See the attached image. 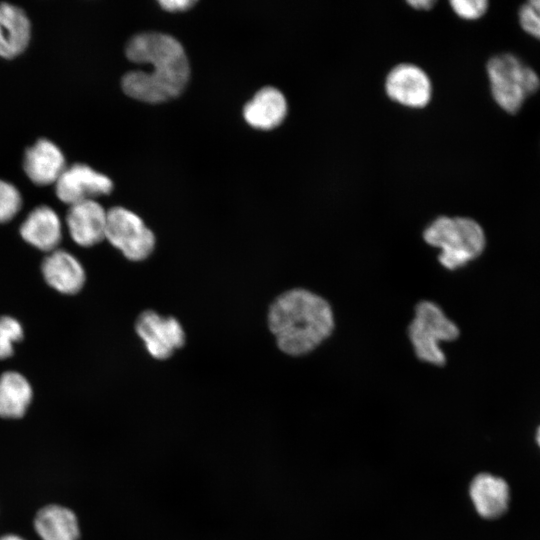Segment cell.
Wrapping results in <instances>:
<instances>
[{"label": "cell", "mask_w": 540, "mask_h": 540, "mask_svg": "<svg viewBox=\"0 0 540 540\" xmlns=\"http://www.w3.org/2000/svg\"><path fill=\"white\" fill-rule=\"evenodd\" d=\"M34 526L42 540H78V521L70 509L48 505L38 511Z\"/></svg>", "instance_id": "e0dca14e"}, {"label": "cell", "mask_w": 540, "mask_h": 540, "mask_svg": "<svg viewBox=\"0 0 540 540\" xmlns=\"http://www.w3.org/2000/svg\"><path fill=\"white\" fill-rule=\"evenodd\" d=\"M135 330L148 353L158 360L169 358L185 342V333L179 321L154 311L142 312L136 320Z\"/></svg>", "instance_id": "ba28073f"}, {"label": "cell", "mask_w": 540, "mask_h": 540, "mask_svg": "<svg viewBox=\"0 0 540 540\" xmlns=\"http://www.w3.org/2000/svg\"><path fill=\"white\" fill-rule=\"evenodd\" d=\"M31 37V24L26 13L18 6L0 3V57L12 59L27 48Z\"/></svg>", "instance_id": "5bb4252c"}, {"label": "cell", "mask_w": 540, "mask_h": 540, "mask_svg": "<svg viewBox=\"0 0 540 540\" xmlns=\"http://www.w3.org/2000/svg\"><path fill=\"white\" fill-rule=\"evenodd\" d=\"M288 104L284 94L277 88H261L243 108L246 122L254 128L270 130L278 127L285 119Z\"/></svg>", "instance_id": "7c38bea8"}, {"label": "cell", "mask_w": 540, "mask_h": 540, "mask_svg": "<svg viewBox=\"0 0 540 540\" xmlns=\"http://www.w3.org/2000/svg\"><path fill=\"white\" fill-rule=\"evenodd\" d=\"M196 3L194 0H162L159 4L168 11H183Z\"/></svg>", "instance_id": "603a6c76"}, {"label": "cell", "mask_w": 540, "mask_h": 540, "mask_svg": "<svg viewBox=\"0 0 540 540\" xmlns=\"http://www.w3.org/2000/svg\"><path fill=\"white\" fill-rule=\"evenodd\" d=\"M518 19L522 29L540 40V0H529L518 10Z\"/></svg>", "instance_id": "44dd1931"}, {"label": "cell", "mask_w": 540, "mask_h": 540, "mask_svg": "<svg viewBox=\"0 0 540 540\" xmlns=\"http://www.w3.org/2000/svg\"><path fill=\"white\" fill-rule=\"evenodd\" d=\"M55 184L57 197L70 206L113 190L109 177L81 163L67 167Z\"/></svg>", "instance_id": "9c48e42d"}, {"label": "cell", "mask_w": 540, "mask_h": 540, "mask_svg": "<svg viewBox=\"0 0 540 540\" xmlns=\"http://www.w3.org/2000/svg\"><path fill=\"white\" fill-rule=\"evenodd\" d=\"M22 197L18 189L0 179V223L11 220L21 209Z\"/></svg>", "instance_id": "ffe728a7"}, {"label": "cell", "mask_w": 540, "mask_h": 540, "mask_svg": "<svg viewBox=\"0 0 540 540\" xmlns=\"http://www.w3.org/2000/svg\"><path fill=\"white\" fill-rule=\"evenodd\" d=\"M406 4L417 11H429L437 4L435 0H409L406 1Z\"/></svg>", "instance_id": "cb8c5ba5"}, {"label": "cell", "mask_w": 540, "mask_h": 540, "mask_svg": "<svg viewBox=\"0 0 540 540\" xmlns=\"http://www.w3.org/2000/svg\"><path fill=\"white\" fill-rule=\"evenodd\" d=\"M449 6L459 18L476 20L485 15L489 2L487 0H450Z\"/></svg>", "instance_id": "7402d4cb"}, {"label": "cell", "mask_w": 540, "mask_h": 540, "mask_svg": "<svg viewBox=\"0 0 540 540\" xmlns=\"http://www.w3.org/2000/svg\"><path fill=\"white\" fill-rule=\"evenodd\" d=\"M127 58L148 64L150 71H130L122 78V89L130 97L159 103L177 97L190 75L189 61L181 43L171 35L144 32L132 37L126 45Z\"/></svg>", "instance_id": "6da1fadb"}, {"label": "cell", "mask_w": 540, "mask_h": 540, "mask_svg": "<svg viewBox=\"0 0 540 540\" xmlns=\"http://www.w3.org/2000/svg\"><path fill=\"white\" fill-rule=\"evenodd\" d=\"M46 282L64 294L81 290L85 282V271L81 263L69 252L53 250L42 263Z\"/></svg>", "instance_id": "9a60e30c"}, {"label": "cell", "mask_w": 540, "mask_h": 540, "mask_svg": "<svg viewBox=\"0 0 540 540\" xmlns=\"http://www.w3.org/2000/svg\"><path fill=\"white\" fill-rule=\"evenodd\" d=\"M469 493L477 513L485 519H496L508 508L509 487L500 477L478 474L471 482Z\"/></svg>", "instance_id": "4fadbf2b"}, {"label": "cell", "mask_w": 540, "mask_h": 540, "mask_svg": "<svg viewBox=\"0 0 540 540\" xmlns=\"http://www.w3.org/2000/svg\"><path fill=\"white\" fill-rule=\"evenodd\" d=\"M536 440H537L538 445L540 446V427L537 430Z\"/></svg>", "instance_id": "484cf974"}, {"label": "cell", "mask_w": 540, "mask_h": 540, "mask_svg": "<svg viewBox=\"0 0 540 540\" xmlns=\"http://www.w3.org/2000/svg\"><path fill=\"white\" fill-rule=\"evenodd\" d=\"M66 168L63 153L48 139L37 140L25 151L23 169L36 185L56 183Z\"/></svg>", "instance_id": "8fae6325"}, {"label": "cell", "mask_w": 540, "mask_h": 540, "mask_svg": "<svg viewBox=\"0 0 540 540\" xmlns=\"http://www.w3.org/2000/svg\"><path fill=\"white\" fill-rule=\"evenodd\" d=\"M459 333L457 325L436 303L423 300L416 304L415 317L408 326V337L419 360L444 366L446 357L439 343L453 341Z\"/></svg>", "instance_id": "5b68a950"}, {"label": "cell", "mask_w": 540, "mask_h": 540, "mask_svg": "<svg viewBox=\"0 0 540 540\" xmlns=\"http://www.w3.org/2000/svg\"><path fill=\"white\" fill-rule=\"evenodd\" d=\"M490 92L496 104L514 114L540 88L538 73L513 53L492 56L486 64Z\"/></svg>", "instance_id": "277c9868"}, {"label": "cell", "mask_w": 540, "mask_h": 540, "mask_svg": "<svg viewBox=\"0 0 540 540\" xmlns=\"http://www.w3.org/2000/svg\"><path fill=\"white\" fill-rule=\"evenodd\" d=\"M22 238L32 246L53 251L62 237L61 221L48 206H39L31 211L20 227Z\"/></svg>", "instance_id": "2e32d148"}, {"label": "cell", "mask_w": 540, "mask_h": 540, "mask_svg": "<svg viewBox=\"0 0 540 540\" xmlns=\"http://www.w3.org/2000/svg\"><path fill=\"white\" fill-rule=\"evenodd\" d=\"M268 326L282 352L301 356L326 340L335 322L326 299L309 290L294 288L273 301L268 311Z\"/></svg>", "instance_id": "7a4b0ae2"}, {"label": "cell", "mask_w": 540, "mask_h": 540, "mask_svg": "<svg viewBox=\"0 0 540 540\" xmlns=\"http://www.w3.org/2000/svg\"><path fill=\"white\" fill-rule=\"evenodd\" d=\"M105 239L131 261L146 259L155 246V236L144 221L123 207L107 211Z\"/></svg>", "instance_id": "8992f818"}, {"label": "cell", "mask_w": 540, "mask_h": 540, "mask_svg": "<svg viewBox=\"0 0 540 540\" xmlns=\"http://www.w3.org/2000/svg\"><path fill=\"white\" fill-rule=\"evenodd\" d=\"M0 540H24L18 535H5L0 538Z\"/></svg>", "instance_id": "d4e9b609"}, {"label": "cell", "mask_w": 540, "mask_h": 540, "mask_svg": "<svg viewBox=\"0 0 540 540\" xmlns=\"http://www.w3.org/2000/svg\"><path fill=\"white\" fill-rule=\"evenodd\" d=\"M384 88L392 102L410 109L424 108L433 96L430 76L414 63L395 65L385 78Z\"/></svg>", "instance_id": "52a82bcc"}, {"label": "cell", "mask_w": 540, "mask_h": 540, "mask_svg": "<svg viewBox=\"0 0 540 540\" xmlns=\"http://www.w3.org/2000/svg\"><path fill=\"white\" fill-rule=\"evenodd\" d=\"M23 337L21 324L13 317H0V360L13 354V344Z\"/></svg>", "instance_id": "d6986e66"}, {"label": "cell", "mask_w": 540, "mask_h": 540, "mask_svg": "<svg viewBox=\"0 0 540 540\" xmlns=\"http://www.w3.org/2000/svg\"><path fill=\"white\" fill-rule=\"evenodd\" d=\"M424 241L441 249L438 260L449 270H456L483 252L486 237L481 225L470 217L439 216L423 231Z\"/></svg>", "instance_id": "3957f363"}, {"label": "cell", "mask_w": 540, "mask_h": 540, "mask_svg": "<svg viewBox=\"0 0 540 540\" xmlns=\"http://www.w3.org/2000/svg\"><path fill=\"white\" fill-rule=\"evenodd\" d=\"M107 211L93 199L71 205L66 223L70 236L78 245L93 246L105 238Z\"/></svg>", "instance_id": "30bf717a"}, {"label": "cell", "mask_w": 540, "mask_h": 540, "mask_svg": "<svg viewBox=\"0 0 540 540\" xmlns=\"http://www.w3.org/2000/svg\"><path fill=\"white\" fill-rule=\"evenodd\" d=\"M32 388L18 372L8 371L0 376V417H22L32 400Z\"/></svg>", "instance_id": "ac0fdd59"}]
</instances>
